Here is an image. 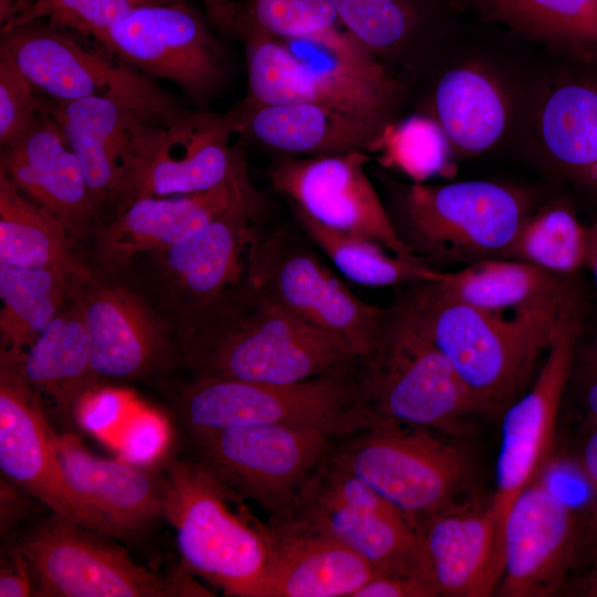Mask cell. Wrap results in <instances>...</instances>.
<instances>
[{"mask_svg": "<svg viewBox=\"0 0 597 597\" xmlns=\"http://www.w3.org/2000/svg\"><path fill=\"white\" fill-rule=\"evenodd\" d=\"M191 378L291 384L353 369L338 336L292 316L248 281L176 333Z\"/></svg>", "mask_w": 597, "mask_h": 597, "instance_id": "obj_1", "label": "cell"}, {"mask_svg": "<svg viewBox=\"0 0 597 597\" xmlns=\"http://www.w3.org/2000/svg\"><path fill=\"white\" fill-rule=\"evenodd\" d=\"M402 296L483 416H501L528 388L563 303L495 314L454 300L436 280L412 284Z\"/></svg>", "mask_w": 597, "mask_h": 597, "instance_id": "obj_2", "label": "cell"}, {"mask_svg": "<svg viewBox=\"0 0 597 597\" xmlns=\"http://www.w3.org/2000/svg\"><path fill=\"white\" fill-rule=\"evenodd\" d=\"M362 401L375 416L460 437L474 404L401 295L383 308L375 344L358 358Z\"/></svg>", "mask_w": 597, "mask_h": 597, "instance_id": "obj_3", "label": "cell"}, {"mask_svg": "<svg viewBox=\"0 0 597 597\" xmlns=\"http://www.w3.org/2000/svg\"><path fill=\"white\" fill-rule=\"evenodd\" d=\"M158 467L181 566L226 596L259 597L269 556L266 523L233 511L231 493L189 455L169 454Z\"/></svg>", "mask_w": 597, "mask_h": 597, "instance_id": "obj_4", "label": "cell"}, {"mask_svg": "<svg viewBox=\"0 0 597 597\" xmlns=\"http://www.w3.org/2000/svg\"><path fill=\"white\" fill-rule=\"evenodd\" d=\"M526 193L488 180L448 185L413 182L388 210L399 239L429 268L503 258L532 211Z\"/></svg>", "mask_w": 597, "mask_h": 597, "instance_id": "obj_5", "label": "cell"}, {"mask_svg": "<svg viewBox=\"0 0 597 597\" xmlns=\"http://www.w3.org/2000/svg\"><path fill=\"white\" fill-rule=\"evenodd\" d=\"M8 544L24 558L36 597L214 596L181 565L170 574L144 567L114 537L53 513Z\"/></svg>", "mask_w": 597, "mask_h": 597, "instance_id": "obj_6", "label": "cell"}, {"mask_svg": "<svg viewBox=\"0 0 597 597\" xmlns=\"http://www.w3.org/2000/svg\"><path fill=\"white\" fill-rule=\"evenodd\" d=\"M176 413L185 432L287 426L317 429L337 439L374 418L362 401L356 367L291 384L191 378L179 388Z\"/></svg>", "mask_w": 597, "mask_h": 597, "instance_id": "obj_7", "label": "cell"}, {"mask_svg": "<svg viewBox=\"0 0 597 597\" xmlns=\"http://www.w3.org/2000/svg\"><path fill=\"white\" fill-rule=\"evenodd\" d=\"M332 455L419 524L457 504L472 471L458 437L378 416Z\"/></svg>", "mask_w": 597, "mask_h": 597, "instance_id": "obj_8", "label": "cell"}, {"mask_svg": "<svg viewBox=\"0 0 597 597\" xmlns=\"http://www.w3.org/2000/svg\"><path fill=\"white\" fill-rule=\"evenodd\" d=\"M187 455L208 470L239 502L251 501L269 521L290 517L313 472L337 438L317 429L243 426L184 432Z\"/></svg>", "mask_w": 597, "mask_h": 597, "instance_id": "obj_9", "label": "cell"}, {"mask_svg": "<svg viewBox=\"0 0 597 597\" xmlns=\"http://www.w3.org/2000/svg\"><path fill=\"white\" fill-rule=\"evenodd\" d=\"M296 226L260 229L249 284L292 316L341 337L357 358L373 348L383 308L357 297Z\"/></svg>", "mask_w": 597, "mask_h": 597, "instance_id": "obj_10", "label": "cell"}, {"mask_svg": "<svg viewBox=\"0 0 597 597\" xmlns=\"http://www.w3.org/2000/svg\"><path fill=\"white\" fill-rule=\"evenodd\" d=\"M4 50L42 96L66 102L90 96L119 98L167 123L182 108L175 98L91 36L44 20L2 33Z\"/></svg>", "mask_w": 597, "mask_h": 597, "instance_id": "obj_11", "label": "cell"}, {"mask_svg": "<svg viewBox=\"0 0 597 597\" xmlns=\"http://www.w3.org/2000/svg\"><path fill=\"white\" fill-rule=\"evenodd\" d=\"M280 522L338 542L375 572L423 578L419 573L420 524L332 454L308 478L290 517Z\"/></svg>", "mask_w": 597, "mask_h": 597, "instance_id": "obj_12", "label": "cell"}, {"mask_svg": "<svg viewBox=\"0 0 597 597\" xmlns=\"http://www.w3.org/2000/svg\"><path fill=\"white\" fill-rule=\"evenodd\" d=\"M583 297L572 282L545 359L528 388L501 415V439L491 504L503 521L512 501L545 470L570 380L583 325Z\"/></svg>", "mask_w": 597, "mask_h": 597, "instance_id": "obj_13", "label": "cell"}, {"mask_svg": "<svg viewBox=\"0 0 597 597\" xmlns=\"http://www.w3.org/2000/svg\"><path fill=\"white\" fill-rule=\"evenodd\" d=\"M207 15L187 0L139 8L95 38L149 80H167L198 105L226 83V53Z\"/></svg>", "mask_w": 597, "mask_h": 597, "instance_id": "obj_14", "label": "cell"}, {"mask_svg": "<svg viewBox=\"0 0 597 597\" xmlns=\"http://www.w3.org/2000/svg\"><path fill=\"white\" fill-rule=\"evenodd\" d=\"M69 301L85 326L100 383L146 379L179 360L178 342L166 318L128 283L90 269L73 277Z\"/></svg>", "mask_w": 597, "mask_h": 597, "instance_id": "obj_15", "label": "cell"}, {"mask_svg": "<svg viewBox=\"0 0 597 597\" xmlns=\"http://www.w3.org/2000/svg\"><path fill=\"white\" fill-rule=\"evenodd\" d=\"M263 200L254 189L182 242L149 254L164 300L182 328L247 281L249 253Z\"/></svg>", "mask_w": 597, "mask_h": 597, "instance_id": "obj_16", "label": "cell"}, {"mask_svg": "<svg viewBox=\"0 0 597 597\" xmlns=\"http://www.w3.org/2000/svg\"><path fill=\"white\" fill-rule=\"evenodd\" d=\"M547 478L545 469L504 514L498 596H556L566 591L578 567L582 519Z\"/></svg>", "mask_w": 597, "mask_h": 597, "instance_id": "obj_17", "label": "cell"}, {"mask_svg": "<svg viewBox=\"0 0 597 597\" xmlns=\"http://www.w3.org/2000/svg\"><path fill=\"white\" fill-rule=\"evenodd\" d=\"M235 133L237 108L221 114L182 109L167 123L153 124L119 209L138 198L189 195L221 185L245 164L229 144Z\"/></svg>", "mask_w": 597, "mask_h": 597, "instance_id": "obj_18", "label": "cell"}, {"mask_svg": "<svg viewBox=\"0 0 597 597\" xmlns=\"http://www.w3.org/2000/svg\"><path fill=\"white\" fill-rule=\"evenodd\" d=\"M369 159L365 151L284 156L272 164L270 182L290 203L321 224L371 239L397 255L413 258L366 174Z\"/></svg>", "mask_w": 597, "mask_h": 597, "instance_id": "obj_19", "label": "cell"}, {"mask_svg": "<svg viewBox=\"0 0 597 597\" xmlns=\"http://www.w3.org/2000/svg\"><path fill=\"white\" fill-rule=\"evenodd\" d=\"M59 436L17 362L0 355L1 475L53 514L95 530L65 482Z\"/></svg>", "mask_w": 597, "mask_h": 597, "instance_id": "obj_20", "label": "cell"}, {"mask_svg": "<svg viewBox=\"0 0 597 597\" xmlns=\"http://www.w3.org/2000/svg\"><path fill=\"white\" fill-rule=\"evenodd\" d=\"M41 108L78 158L98 208L123 206L150 126L159 123L112 96L59 102L40 95Z\"/></svg>", "mask_w": 597, "mask_h": 597, "instance_id": "obj_21", "label": "cell"}, {"mask_svg": "<svg viewBox=\"0 0 597 597\" xmlns=\"http://www.w3.org/2000/svg\"><path fill=\"white\" fill-rule=\"evenodd\" d=\"M59 455L65 482L96 531L136 542L166 520L159 467L101 458L71 431L59 436Z\"/></svg>", "mask_w": 597, "mask_h": 597, "instance_id": "obj_22", "label": "cell"}, {"mask_svg": "<svg viewBox=\"0 0 597 597\" xmlns=\"http://www.w3.org/2000/svg\"><path fill=\"white\" fill-rule=\"evenodd\" d=\"M253 190L243 164L228 180L206 191L135 199L97 231L95 258L104 270L119 271L140 254L182 242Z\"/></svg>", "mask_w": 597, "mask_h": 597, "instance_id": "obj_23", "label": "cell"}, {"mask_svg": "<svg viewBox=\"0 0 597 597\" xmlns=\"http://www.w3.org/2000/svg\"><path fill=\"white\" fill-rule=\"evenodd\" d=\"M419 573L437 596L495 595L503 573L502 524L491 502L457 503L422 521Z\"/></svg>", "mask_w": 597, "mask_h": 597, "instance_id": "obj_24", "label": "cell"}, {"mask_svg": "<svg viewBox=\"0 0 597 597\" xmlns=\"http://www.w3.org/2000/svg\"><path fill=\"white\" fill-rule=\"evenodd\" d=\"M0 171L27 197L55 216L74 243L87 232L100 208L78 158L42 108L21 137L2 146Z\"/></svg>", "mask_w": 597, "mask_h": 597, "instance_id": "obj_25", "label": "cell"}, {"mask_svg": "<svg viewBox=\"0 0 597 597\" xmlns=\"http://www.w3.org/2000/svg\"><path fill=\"white\" fill-rule=\"evenodd\" d=\"M237 108L240 133L289 156H324L375 150L390 116L322 104L258 105Z\"/></svg>", "mask_w": 597, "mask_h": 597, "instance_id": "obj_26", "label": "cell"}, {"mask_svg": "<svg viewBox=\"0 0 597 597\" xmlns=\"http://www.w3.org/2000/svg\"><path fill=\"white\" fill-rule=\"evenodd\" d=\"M266 533L259 597H353L375 573L346 546L293 523L268 521Z\"/></svg>", "mask_w": 597, "mask_h": 597, "instance_id": "obj_27", "label": "cell"}, {"mask_svg": "<svg viewBox=\"0 0 597 597\" xmlns=\"http://www.w3.org/2000/svg\"><path fill=\"white\" fill-rule=\"evenodd\" d=\"M551 169L597 200V65L569 72L552 86L537 119Z\"/></svg>", "mask_w": 597, "mask_h": 597, "instance_id": "obj_28", "label": "cell"}, {"mask_svg": "<svg viewBox=\"0 0 597 597\" xmlns=\"http://www.w3.org/2000/svg\"><path fill=\"white\" fill-rule=\"evenodd\" d=\"M15 362L29 386L39 396H45L59 418L69 425L74 423L81 398L102 385L92 369L85 326L69 300L63 311Z\"/></svg>", "mask_w": 597, "mask_h": 597, "instance_id": "obj_29", "label": "cell"}, {"mask_svg": "<svg viewBox=\"0 0 597 597\" xmlns=\"http://www.w3.org/2000/svg\"><path fill=\"white\" fill-rule=\"evenodd\" d=\"M433 119L451 150L473 156L493 147L509 122V100L496 77L479 65L448 70L432 96Z\"/></svg>", "mask_w": 597, "mask_h": 597, "instance_id": "obj_30", "label": "cell"}, {"mask_svg": "<svg viewBox=\"0 0 597 597\" xmlns=\"http://www.w3.org/2000/svg\"><path fill=\"white\" fill-rule=\"evenodd\" d=\"M572 281L509 258L484 259L455 271H441L436 280L441 290L454 300L503 315L558 305Z\"/></svg>", "mask_w": 597, "mask_h": 597, "instance_id": "obj_31", "label": "cell"}, {"mask_svg": "<svg viewBox=\"0 0 597 597\" xmlns=\"http://www.w3.org/2000/svg\"><path fill=\"white\" fill-rule=\"evenodd\" d=\"M248 102L258 105L322 104L390 116L381 105L333 86L304 69L280 39L245 33Z\"/></svg>", "mask_w": 597, "mask_h": 597, "instance_id": "obj_32", "label": "cell"}, {"mask_svg": "<svg viewBox=\"0 0 597 597\" xmlns=\"http://www.w3.org/2000/svg\"><path fill=\"white\" fill-rule=\"evenodd\" d=\"M65 226L0 171V263L53 269L73 277L90 271L73 252Z\"/></svg>", "mask_w": 597, "mask_h": 597, "instance_id": "obj_33", "label": "cell"}, {"mask_svg": "<svg viewBox=\"0 0 597 597\" xmlns=\"http://www.w3.org/2000/svg\"><path fill=\"white\" fill-rule=\"evenodd\" d=\"M308 72L338 88L394 111L400 86L368 49L336 25L307 35L280 39Z\"/></svg>", "mask_w": 597, "mask_h": 597, "instance_id": "obj_34", "label": "cell"}, {"mask_svg": "<svg viewBox=\"0 0 597 597\" xmlns=\"http://www.w3.org/2000/svg\"><path fill=\"white\" fill-rule=\"evenodd\" d=\"M73 276L0 263V355L19 360L67 304Z\"/></svg>", "mask_w": 597, "mask_h": 597, "instance_id": "obj_35", "label": "cell"}, {"mask_svg": "<svg viewBox=\"0 0 597 597\" xmlns=\"http://www.w3.org/2000/svg\"><path fill=\"white\" fill-rule=\"evenodd\" d=\"M290 206L296 226L345 277L356 284L374 287L412 285L434 281L441 273L418 258L397 255L371 239L327 228L298 207Z\"/></svg>", "mask_w": 597, "mask_h": 597, "instance_id": "obj_36", "label": "cell"}, {"mask_svg": "<svg viewBox=\"0 0 597 597\" xmlns=\"http://www.w3.org/2000/svg\"><path fill=\"white\" fill-rule=\"evenodd\" d=\"M331 2L344 29L383 63L415 48L436 19L434 0Z\"/></svg>", "mask_w": 597, "mask_h": 597, "instance_id": "obj_37", "label": "cell"}, {"mask_svg": "<svg viewBox=\"0 0 597 597\" xmlns=\"http://www.w3.org/2000/svg\"><path fill=\"white\" fill-rule=\"evenodd\" d=\"M587 227L566 200L531 211L503 258L521 260L549 273L570 277L584 266Z\"/></svg>", "mask_w": 597, "mask_h": 597, "instance_id": "obj_38", "label": "cell"}, {"mask_svg": "<svg viewBox=\"0 0 597 597\" xmlns=\"http://www.w3.org/2000/svg\"><path fill=\"white\" fill-rule=\"evenodd\" d=\"M492 19L577 52L597 50V0H476Z\"/></svg>", "mask_w": 597, "mask_h": 597, "instance_id": "obj_39", "label": "cell"}, {"mask_svg": "<svg viewBox=\"0 0 597 597\" xmlns=\"http://www.w3.org/2000/svg\"><path fill=\"white\" fill-rule=\"evenodd\" d=\"M375 149L381 161L400 169L415 182L450 171L451 147L442 128L432 117L412 116L384 130Z\"/></svg>", "mask_w": 597, "mask_h": 597, "instance_id": "obj_40", "label": "cell"}, {"mask_svg": "<svg viewBox=\"0 0 597 597\" xmlns=\"http://www.w3.org/2000/svg\"><path fill=\"white\" fill-rule=\"evenodd\" d=\"M337 23L331 0H245L238 7L235 33L293 39Z\"/></svg>", "mask_w": 597, "mask_h": 597, "instance_id": "obj_41", "label": "cell"}, {"mask_svg": "<svg viewBox=\"0 0 597 597\" xmlns=\"http://www.w3.org/2000/svg\"><path fill=\"white\" fill-rule=\"evenodd\" d=\"M180 0H34L1 34L36 20L95 39L133 11Z\"/></svg>", "mask_w": 597, "mask_h": 597, "instance_id": "obj_42", "label": "cell"}, {"mask_svg": "<svg viewBox=\"0 0 597 597\" xmlns=\"http://www.w3.org/2000/svg\"><path fill=\"white\" fill-rule=\"evenodd\" d=\"M41 112L40 94L12 57L0 49V144L21 137Z\"/></svg>", "mask_w": 597, "mask_h": 597, "instance_id": "obj_43", "label": "cell"}, {"mask_svg": "<svg viewBox=\"0 0 597 597\" xmlns=\"http://www.w3.org/2000/svg\"><path fill=\"white\" fill-rule=\"evenodd\" d=\"M171 442L172 432L167 418L155 410L144 409L126 418L117 443L122 460L155 468L169 455Z\"/></svg>", "mask_w": 597, "mask_h": 597, "instance_id": "obj_44", "label": "cell"}, {"mask_svg": "<svg viewBox=\"0 0 597 597\" xmlns=\"http://www.w3.org/2000/svg\"><path fill=\"white\" fill-rule=\"evenodd\" d=\"M127 395L109 386L98 385L78 401L74 423L94 436H106L127 418Z\"/></svg>", "mask_w": 597, "mask_h": 597, "instance_id": "obj_45", "label": "cell"}, {"mask_svg": "<svg viewBox=\"0 0 597 597\" xmlns=\"http://www.w3.org/2000/svg\"><path fill=\"white\" fill-rule=\"evenodd\" d=\"M577 463L591 495L588 512L582 519L578 562V567L588 568L597 565V423L587 422L577 449Z\"/></svg>", "mask_w": 597, "mask_h": 597, "instance_id": "obj_46", "label": "cell"}, {"mask_svg": "<svg viewBox=\"0 0 597 597\" xmlns=\"http://www.w3.org/2000/svg\"><path fill=\"white\" fill-rule=\"evenodd\" d=\"M353 597H437V593L421 577L375 572Z\"/></svg>", "mask_w": 597, "mask_h": 597, "instance_id": "obj_47", "label": "cell"}, {"mask_svg": "<svg viewBox=\"0 0 597 597\" xmlns=\"http://www.w3.org/2000/svg\"><path fill=\"white\" fill-rule=\"evenodd\" d=\"M32 499L34 498L1 475L0 534L4 542L9 543L22 528V523L32 512Z\"/></svg>", "mask_w": 597, "mask_h": 597, "instance_id": "obj_48", "label": "cell"}, {"mask_svg": "<svg viewBox=\"0 0 597 597\" xmlns=\"http://www.w3.org/2000/svg\"><path fill=\"white\" fill-rule=\"evenodd\" d=\"M577 380L586 421L597 423V328L578 356Z\"/></svg>", "mask_w": 597, "mask_h": 597, "instance_id": "obj_49", "label": "cell"}, {"mask_svg": "<svg viewBox=\"0 0 597 597\" xmlns=\"http://www.w3.org/2000/svg\"><path fill=\"white\" fill-rule=\"evenodd\" d=\"M34 596V585L30 569L13 547L8 546L0 564V597Z\"/></svg>", "mask_w": 597, "mask_h": 597, "instance_id": "obj_50", "label": "cell"}, {"mask_svg": "<svg viewBox=\"0 0 597 597\" xmlns=\"http://www.w3.org/2000/svg\"><path fill=\"white\" fill-rule=\"evenodd\" d=\"M212 27L226 34H235L238 6L232 0H201Z\"/></svg>", "mask_w": 597, "mask_h": 597, "instance_id": "obj_51", "label": "cell"}, {"mask_svg": "<svg viewBox=\"0 0 597 597\" xmlns=\"http://www.w3.org/2000/svg\"><path fill=\"white\" fill-rule=\"evenodd\" d=\"M565 593L573 596L597 597V565L585 568L578 576H573Z\"/></svg>", "mask_w": 597, "mask_h": 597, "instance_id": "obj_52", "label": "cell"}, {"mask_svg": "<svg viewBox=\"0 0 597 597\" xmlns=\"http://www.w3.org/2000/svg\"><path fill=\"white\" fill-rule=\"evenodd\" d=\"M584 266L589 270L597 284V216L593 220L591 224L587 227V243Z\"/></svg>", "mask_w": 597, "mask_h": 597, "instance_id": "obj_53", "label": "cell"}, {"mask_svg": "<svg viewBox=\"0 0 597 597\" xmlns=\"http://www.w3.org/2000/svg\"><path fill=\"white\" fill-rule=\"evenodd\" d=\"M34 0H0L1 27L8 24L24 12Z\"/></svg>", "mask_w": 597, "mask_h": 597, "instance_id": "obj_54", "label": "cell"}]
</instances>
